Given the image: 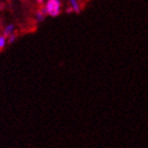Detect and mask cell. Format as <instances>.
<instances>
[{
	"label": "cell",
	"instance_id": "cell-1",
	"mask_svg": "<svg viewBox=\"0 0 148 148\" xmlns=\"http://www.w3.org/2000/svg\"><path fill=\"white\" fill-rule=\"evenodd\" d=\"M60 8H62V2L60 0H48L46 3V12L47 15H50L52 17H56L60 13Z\"/></svg>",
	"mask_w": 148,
	"mask_h": 148
},
{
	"label": "cell",
	"instance_id": "cell-2",
	"mask_svg": "<svg viewBox=\"0 0 148 148\" xmlns=\"http://www.w3.org/2000/svg\"><path fill=\"white\" fill-rule=\"evenodd\" d=\"M69 2H70V5H71L72 12H75V13L80 12V6L77 0H69Z\"/></svg>",
	"mask_w": 148,
	"mask_h": 148
},
{
	"label": "cell",
	"instance_id": "cell-3",
	"mask_svg": "<svg viewBox=\"0 0 148 148\" xmlns=\"http://www.w3.org/2000/svg\"><path fill=\"white\" fill-rule=\"evenodd\" d=\"M14 33V25H8L5 29H4V36H9V35L13 34Z\"/></svg>",
	"mask_w": 148,
	"mask_h": 148
},
{
	"label": "cell",
	"instance_id": "cell-4",
	"mask_svg": "<svg viewBox=\"0 0 148 148\" xmlns=\"http://www.w3.org/2000/svg\"><path fill=\"white\" fill-rule=\"evenodd\" d=\"M6 45V36L1 35L0 36V49H3Z\"/></svg>",
	"mask_w": 148,
	"mask_h": 148
},
{
	"label": "cell",
	"instance_id": "cell-5",
	"mask_svg": "<svg viewBox=\"0 0 148 148\" xmlns=\"http://www.w3.org/2000/svg\"><path fill=\"white\" fill-rule=\"evenodd\" d=\"M15 39H16V35L13 33V34H11V35H9V42L10 43H12V42H14L15 41Z\"/></svg>",
	"mask_w": 148,
	"mask_h": 148
},
{
	"label": "cell",
	"instance_id": "cell-6",
	"mask_svg": "<svg viewBox=\"0 0 148 148\" xmlns=\"http://www.w3.org/2000/svg\"><path fill=\"white\" fill-rule=\"evenodd\" d=\"M36 2H38V3H40V4H41V3L43 2V0H36Z\"/></svg>",
	"mask_w": 148,
	"mask_h": 148
}]
</instances>
